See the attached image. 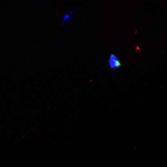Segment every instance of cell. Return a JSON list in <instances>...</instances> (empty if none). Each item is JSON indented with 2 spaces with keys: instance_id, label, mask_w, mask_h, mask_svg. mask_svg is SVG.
Returning a JSON list of instances; mask_svg holds the SVG:
<instances>
[{
  "instance_id": "cell-1",
  "label": "cell",
  "mask_w": 167,
  "mask_h": 167,
  "mask_svg": "<svg viewBox=\"0 0 167 167\" xmlns=\"http://www.w3.org/2000/svg\"><path fill=\"white\" fill-rule=\"evenodd\" d=\"M108 62L109 66L112 69H117L121 65L118 58L113 54L110 55Z\"/></svg>"
},
{
  "instance_id": "cell-2",
  "label": "cell",
  "mask_w": 167,
  "mask_h": 167,
  "mask_svg": "<svg viewBox=\"0 0 167 167\" xmlns=\"http://www.w3.org/2000/svg\"><path fill=\"white\" fill-rule=\"evenodd\" d=\"M70 18V17L69 14H66L63 16V18L62 20V22H63L66 20H68Z\"/></svg>"
},
{
  "instance_id": "cell-3",
  "label": "cell",
  "mask_w": 167,
  "mask_h": 167,
  "mask_svg": "<svg viewBox=\"0 0 167 167\" xmlns=\"http://www.w3.org/2000/svg\"><path fill=\"white\" fill-rule=\"evenodd\" d=\"M74 12V11L73 10H71L70 11V14H72Z\"/></svg>"
}]
</instances>
